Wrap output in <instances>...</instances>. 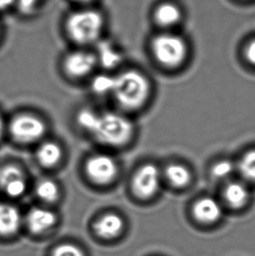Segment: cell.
<instances>
[{"label": "cell", "instance_id": "6da1fadb", "mask_svg": "<svg viewBox=\"0 0 255 256\" xmlns=\"http://www.w3.org/2000/svg\"><path fill=\"white\" fill-rule=\"evenodd\" d=\"M105 20L102 14L92 7H82L69 14L65 22L70 40L79 45H90L100 40Z\"/></svg>", "mask_w": 255, "mask_h": 256}, {"label": "cell", "instance_id": "7a4b0ae2", "mask_svg": "<svg viewBox=\"0 0 255 256\" xmlns=\"http://www.w3.org/2000/svg\"><path fill=\"white\" fill-rule=\"evenodd\" d=\"M133 132L132 122L124 116L114 112H97L88 135L104 146L122 147L130 142Z\"/></svg>", "mask_w": 255, "mask_h": 256}, {"label": "cell", "instance_id": "3957f363", "mask_svg": "<svg viewBox=\"0 0 255 256\" xmlns=\"http://www.w3.org/2000/svg\"><path fill=\"white\" fill-rule=\"evenodd\" d=\"M150 94V84L142 74L128 70L116 76L112 96L120 107L134 110L142 107Z\"/></svg>", "mask_w": 255, "mask_h": 256}, {"label": "cell", "instance_id": "277c9868", "mask_svg": "<svg viewBox=\"0 0 255 256\" xmlns=\"http://www.w3.org/2000/svg\"><path fill=\"white\" fill-rule=\"evenodd\" d=\"M152 52L156 59L164 66L175 68L183 62L187 46L183 38L175 34H161L152 42Z\"/></svg>", "mask_w": 255, "mask_h": 256}, {"label": "cell", "instance_id": "5b68a950", "mask_svg": "<svg viewBox=\"0 0 255 256\" xmlns=\"http://www.w3.org/2000/svg\"><path fill=\"white\" fill-rule=\"evenodd\" d=\"M46 128L43 119L28 113L15 116L8 126L10 136L21 144L38 142L45 136Z\"/></svg>", "mask_w": 255, "mask_h": 256}, {"label": "cell", "instance_id": "8992f818", "mask_svg": "<svg viewBox=\"0 0 255 256\" xmlns=\"http://www.w3.org/2000/svg\"><path fill=\"white\" fill-rule=\"evenodd\" d=\"M84 170L92 183L97 186H108L116 178L118 166L112 156L100 153L88 158Z\"/></svg>", "mask_w": 255, "mask_h": 256}, {"label": "cell", "instance_id": "52a82bcc", "mask_svg": "<svg viewBox=\"0 0 255 256\" xmlns=\"http://www.w3.org/2000/svg\"><path fill=\"white\" fill-rule=\"evenodd\" d=\"M28 178L24 170L15 164L0 166V190L8 197L18 198L26 194Z\"/></svg>", "mask_w": 255, "mask_h": 256}, {"label": "cell", "instance_id": "ba28073f", "mask_svg": "<svg viewBox=\"0 0 255 256\" xmlns=\"http://www.w3.org/2000/svg\"><path fill=\"white\" fill-rule=\"evenodd\" d=\"M160 186V173L155 166L145 164L134 174L132 180V190L142 200L153 197Z\"/></svg>", "mask_w": 255, "mask_h": 256}, {"label": "cell", "instance_id": "9c48e42d", "mask_svg": "<svg viewBox=\"0 0 255 256\" xmlns=\"http://www.w3.org/2000/svg\"><path fill=\"white\" fill-rule=\"evenodd\" d=\"M97 64L96 54L86 51H74L66 56L63 68L69 77L80 79L92 73Z\"/></svg>", "mask_w": 255, "mask_h": 256}, {"label": "cell", "instance_id": "30bf717a", "mask_svg": "<svg viewBox=\"0 0 255 256\" xmlns=\"http://www.w3.org/2000/svg\"><path fill=\"white\" fill-rule=\"evenodd\" d=\"M57 215L48 209L32 208L26 215V226L31 234L40 236L50 231L57 223Z\"/></svg>", "mask_w": 255, "mask_h": 256}, {"label": "cell", "instance_id": "8fae6325", "mask_svg": "<svg viewBox=\"0 0 255 256\" xmlns=\"http://www.w3.org/2000/svg\"><path fill=\"white\" fill-rule=\"evenodd\" d=\"M124 228V222L121 216L108 212L102 215L94 223L93 230L94 234L102 240L116 239L121 236Z\"/></svg>", "mask_w": 255, "mask_h": 256}, {"label": "cell", "instance_id": "7c38bea8", "mask_svg": "<svg viewBox=\"0 0 255 256\" xmlns=\"http://www.w3.org/2000/svg\"><path fill=\"white\" fill-rule=\"evenodd\" d=\"M222 214L220 204L212 198H204L196 202L193 208V215L198 222L204 224H212L218 222Z\"/></svg>", "mask_w": 255, "mask_h": 256}, {"label": "cell", "instance_id": "4fadbf2b", "mask_svg": "<svg viewBox=\"0 0 255 256\" xmlns=\"http://www.w3.org/2000/svg\"><path fill=\"white\" fill-rule=\"evenodd\" d=\"M21 216L17 208L9 204H0V236L10 237L20 228Z\"/></svg>", "mask_w": 255, "mask_h": 256}, {"label": "cell", "instance_id": "5bb4252c", "mask_svg": "<svg viewBox=\"0 0 255 256\" xmlns=\"http://www.w3.org/2000/svg\"><path fill=\"white\" fill-rule=\"evenodd\" d=\"M62 147L56 142L48 141L42 144L36 152V160L46 169L54 168L62 158Z\"/></svg>", "mask_w": 255, "mask_h": 256}, {"label": "cell", "instance_id": "9a60e30c", "mask_svg": "<svg viewBox=\"0 0 255 256\" xmlns=\"http://www.w3.org/2000/svg\"><path fill=\"white\" fill-rule=\"evenodd\" d=\"M154 17L156 21L162 26H172L180 22L182 12L175 4L166 2L156 7Z\"/></svg>", "mask_w": 255, "mask_h": 256}, {"label": "cell", "instance_id": "2e32d148", "mask_svg": "<svg viewBox=\"0 0 255 256\" xmlns=\"http://www.w3.org/2000/svg\"><path fill=\"white\" fill-rule=\"evenodd\" d=\"M98 63H100L105 68L111 70L118 66L122 60L121 54L110 42H102L98 45Z\"/></svg>", "mask_w": 255, "mask_h": 256}, {"label": "cell", "instance_id": "e0dca14e", "mask_svg": "<svg viewBox=\"0 0 255 256\" xmlns=\"http://www.w3.org/2000/svg\"><path fill=\"white\" fill-rule=\"evenodd\" d=\"M224 198L232 208H242L248 200V189L243 184L234 182L228 184L226 188Z\"/></svg>", "mask_w": 255, "mask_h": 256}, {"label": "cell", "instance_id": "ac0fdd59", "mask_svg": "<svg viewBox=\"0 0 255 256\" xmlns=\"http://www.w3.org/2000/svg\"><path fill=\"white\" fill-rule=\"evenodd\" d=\"M35 194L40 200L54 204L60 198V187L56 181L45 178L38 181L35 187Z\"/></svg>", "mask_w": 255, "mask_h": 256}, {"label": "cell", "instance_id": "d6986e66", "mask_svg": "<svg viewBox=\"0 0 255 256\" xmlns=\"http://www.w3.org/2000/svg\"><path fill=\"white\" fill-rule=\"evenodd\" d=\"M166 176L167 180H169L170 183L178 188L187 186L190 183L192 178L190 172L186 167L178 164H170L169 166L166 168Z\"/></svg>", "mask_w": 255, "mask_h": 256}, {"label": "cell", "instance_id": "ffe728a7", "mask_svg": "<svg viewBox=\"0 0 255 256\" xmlns=\"http://www.w3.org/2000/svg\"><path fill=\"white\" fill-rule=\"evenodd\" d=\"M116 76L102 74L94 78L91 82V88L97 96L112 94L114 88Z\"/></svg>", "mask_w": 255, "mask_h": 256}, {"label": "cell", "instance_id": "44dd1931", "mask_svg": "<svg viewBox=\"0 0 255 256\" xmlns=\"http://www.w3.org/2000/svg\"><path fill=\"white\" fill-rule=\"evenodd\" d=\"M238 170L243 178L255 181V150L246 153L238 164Z\"/></svg>", "mask_w": 255, "mask_h": 256}, {"label": "cell", "instance_id": "7402d4cb", "mask_svg": "<svg viewBox=\"0 0 255 256\" xmlns=\"http://www.w3.org/2000/svg\"><path fill=\"white\" fill-rule=\"evenodd\" d=\"M51 256H86L83 250L76 245L65 243L56 246Z\"/></svg>", "mask_w": 255, "mask_h": 256}, {"label": "cell", "instance_id": "603a6c76", "mask_svg": "<svg viewBox=\"0 0 255 256\" xmlns=\"http://www.w3.org/2000/svg\"><path fill=\"white\" fill-rule=\"evenodd\" d=\"M234 170V166L232 162L228 160H223L214 166L212 172V175L217 178H224L230 176Z\"/></svg>", "mask_w": 255, "mask_h": 256}, {"label": "cell", "instance_id": "cb8c5ba5", "mask_svg": "<svg viewBox=\"0 0 255 256\" xmlns=\"http://www.w3.org/2000/svg\"><path fill=\"white\" fill-rule=\"evenodd\" d=\"M42 0H16V6L22 14H32L37 9Z\"/></svg>", "mask_w": 255, "mask_h": 256}, {"label": "cell", "instance_id": "d4e9b609", "mask_svg": "<svg viewBox=\"0 0 255 256\" xmlns=\"http://www.w3.org/2000/svg\"><path fill=\"white\" fill-rule=\"evenodd\" d=\"M246 58L249 62L255 65V40L249 43L246 48Z\"/></svg>", "mask_w": 255, "mask_h": 256}, {"label": "cell", "instance_id": "484cf974", "mask_svg": "<svg viewBox=\"0 0 255 256\" xmlns=\"http://www.w3.org/2000/svg\"><path fill=\"white\" fill-rule=\"evenodd\" d=\"M16 4V0H0V12L8 10Z\"/></svg>", "mask_w": 255, "mask_h": 256}, {"label": "cell", "instance_id": "4316f807", "mask_svg": "<svg viewBox=\"0 0 255 256\" xmlns=\"http://www.w3.org/2000/svg\"><path fill=\"white\" fill-rule=\"evenodd\" d=\"M74 3L79 4L82 7L88 6V4L92 3L94 0H72Z\"/></svg>", "mask_w": 255, "mask_h": 256}, {"label": "cell", "instance_id": "83f0119b", "mask_svg": "<svg viewBox=\"0 0 255 256\" xmlns=\"http://www.w3.org/2000/svg\"><path fill=\"white\" fill-rule=\"evenodd\" d=\"M4 128H6V126H4L3 118L0 116V139L3 138L4 133Z\"/></svg>", "mask_w": 255, "mask_h": 256}]
</instances>
